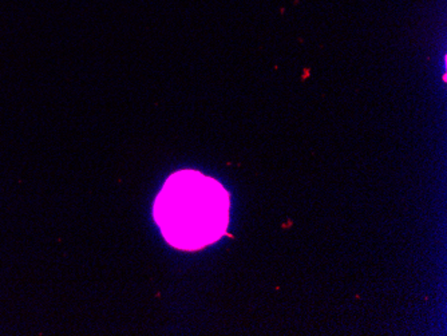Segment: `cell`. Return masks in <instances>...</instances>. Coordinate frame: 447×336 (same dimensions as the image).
Returning <instances> with one entry per match:
<instances>
[{"label":"cell","mask_w":447,"mask_h":336,"mask_svg":"<svg viewBox=\"0 0 447 336\" xmlns=\"http://www.w3.org/2000/svg\"><path fill=\"white\" fill-rule=\"evenodd\" d=\"M155 220L165 240L197 250L220 240L229 223V195L223 185L196 170H179L157 196Z\"/></svg>","instance_id":"obj_1"}]
</instances>
